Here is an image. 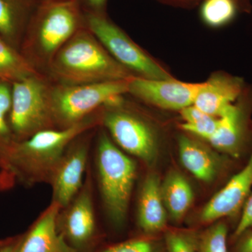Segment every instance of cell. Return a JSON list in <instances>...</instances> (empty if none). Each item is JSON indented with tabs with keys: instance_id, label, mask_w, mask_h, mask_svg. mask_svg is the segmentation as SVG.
Masks as SVG:
<instances>
[{
	"instance_id": "9",
	"label": "cell",
	"mask_w": 252,
	"mask_h": 252,
	"mask_svg": "<svg viewBox=\"0 0 252 252\" xmlns=\"http://www.w3.org/2000/svg\"><path fill=\"white\" fill-rule=\"evenodd\" d=\"M252 109V86H246L239 98L218 118L217 130L207 142L220 152L238 158L249 137Z\"/></svg>"
},
{
	"instance_id": "5",
	"label": "cell",
	"mask_w": 252,
	"mask_h": 252,
	"mask_svg": "<svg viewBox=\"0 0 252 252\" xmlns=\"http://www.w3.org/2000/svg\"><path fill=\"white\" fill-rule=\"evenodd\" d=\"M97 166L104 207L115 224L125 220L135 183V162L123 153L104 131L97 141Z\"/></svg>"
},
{
	"instance_id": "10",
	"label": "cell",
	"mask_w": 252,
	"mask_h": 252,
	"mask_svg": "<svg viewBox=\"0 0 252 252\" xmlns=\"http://www.w3.org/2000/svg\"><path fill=\"white\" fill-rule=\"evenodd\" d=\"M201 84L183 82L173 78L149 79L132 77L129 81L127 94L161 109L181 111L193 105Z\"/></svg>"
},
{
	"instance_id": "23",
	"label": "cell",
	"mask_w": 252,
	"mask_h": 252,
	"mask_svg": "<svg viewBox=\"0 0 252 252\" xmlns=\"http://www.w3.org/2000/svg\"><path fill=\"white\" fill-rule=\"evenodd\" d=\"M228 227L224 222L212 225L202 235L198 245V252H228Z\"/></svg>"
},
{
	"instance_id": "12",
	"label": "cell",
	"mask_w": 252,
	"mask_h": 252,
	"mask_svg": "<svg viewBox=\"0 0 252 252\" xmlns=\"http://www.w3.org/2000/svg\"><path fill=\"white\" fill-rule=\"evenodd\" d=\"M252 189V153L243 168L217 192L200 212L203 223L239 215Z\"/></svg>"
},
{
	"instance_id": "15",
	"label": "cell",
	"mask_w": 252,
	"mask_h": 252,
	"mask_svg": "<svg viewBox=\"0 0 252 252\" xmlns=\"http://www.w3.org/2000/svg\"><path fill=\"white\" fill-rule=\"evenodd\" d=\"M62 219V233L75 246H83L94 236L95 229L94 205L89 180L68 205Z\"/></svg>"
},
{
	"instance_id": "2",
	"label": "cell",
	"mask_w": 252,
	"mask_h": 252,
	"mask_svg": "<svg viewBox=\"0 0 252 252\" xmlns=\"http://www.w3.org/2000/svg\"><path fill=\"white\" fill-rule=\"evenodd\" d=\"M84 27V11L79 0L39 1L28 22L22 54L45 74L55 55Z\"/></svg>"
},
{
	"instance_id": "19",
	"label": "cell",
	"mask_w": 252,
	"mask_h": 252,
	"mask_svg": "<svg viewBox=\"0 0 252 252\" xmlns=\"http://www.w3.org/2000/svg\"><path fill=\"white\" fill-rule=\"evenodd\" d=\"M39 72L22 54L0 36V81L12 84Z\"/></svg>"
},
{
	"instance_id": "18",
	"label": "cell",
	"mask_w": 252,
	"mask_h": 252,
	"mask_svg": "<svg viewBox=\"0 0 252 252\" xmlns=\"http://www.w3.org/2000/svg\"><path fill=\"white\" fill-rule=\"evenodd\" d=\"M162 201L171 218L179 221L193 201V192L187 179L179 172L169 173L160 184Z\"/></svg>"
},
{
	"instance_id": "29",
	"label": "cell",
	"mask_w": 252,
	"mask_h": 252,
	"mask_svg": "<svg viewBox=\"0 0 252 252\" xmlns=\"http://www.w3.org/2000/svg\"><path fill=\"white\" fill-rule=\"evenodd\" d=\"M84 11L96 14H105L106 4L107 0H79Z\"/></svg>"
},
{
	"instance_id": "11",
	"label": "cell",
	"mask_w": 252,
	"mask_h": 252,
	"mask_svg": "<svg viewBox=\"0 0 252 252\" xmlns=\"http://www.w3.org/2000/svg\"><path fill=\"white\" fill-rule=\"evenodd\" d=\"M82 135L68 147L49 181L53 189V202L61 208L71 203L82 186L89 154L88 140Z\"/></svg>"
},
{
	"instance_id": "27",
	"label": "cell",
	"mask_w": 252,
	"mask_h": 252,
	"mask_svg": "<svg viewBox=\"0 0 252 252\" xmlns=\"http://www.w3.org/2000/svg\"><path fill=\"white\" fill-rule=\"evenodd\" d=\"M251 228H252V189L242 210L241 216L233 233V239L235 240L238 238L246 230Z\"/></svg>"
},
{
	"instance_id": "31",
	"label": "cell",
	"mask_w": 252,
	"mask_h": 252,
	"mask_svg": "<svg viewBox=\"0 0 252 252\" xmlns=\"http://www.w3.org/2000/svg\"><path fill=\"white\" fill-rule=\"evenodd\" d=\"M239 3H240V6L241 7H243V6H247V0H238Z\"/></svg>"
},
{
	"instance_id": "28",
	"label": "cell",
	"mask_w": 252,
	"mask_h": 252,
	"mask_svg": "<svg viewBox=\"0 0 252 252\" xmlns=\"http://www.w3.org/2000/svg\"><path fill=\"white\" fill-rule=\"evenodd\" d=\"M238 240L233 252H252V228L235 239Z\"/></svg>"
},
{
	"instance_id": "24",
	"label": "cell",
	"mask_w": 252,
	"mask_h": 252,
	"mask_svg": "<svg viewBox=\"0 0 252 252\" xmlns=\"http://www.w3.org/2000/svg\"><path fill=\"white\" fill-rule=\"evenodd\" d=\"M169 252H195L193 240L180 232H169L165 237Z\"/></svg>"
},
{
	"instance_id": "26",
	"label": "cell",
	"mask_w": 252,
	"mask_h": 252,
	"mask_svg": "<svg viewBox=\"0 0 252 252\" xmlns=\"http://www.w3.org/2000/svg\"><path fill=\"white\" fill-rule=\"evenodd\" d=\"M102 252H155L153 245L145 240H133L113 246Z\"/></svg>"
},
{
	"instance_id": "4",
	"label": "cell",
	"mask_w": 252,
	"mask_h": 252,
	"mask_svg": "<svg viewBox=\"0 0 252 252\" xmlns=\"http://www.w3.org/2000/svg\"><path fill=\"white\" fill-rule=\"evenodd\" d=\"M130 79L74 85L52 81L51 108L56 127L75 125L102 107L117 103L128 93Z\"/></svg>"
},
{
	"instance_id": "25",
	"label": "cell",
	"mask_w": 252,
	"mask_h": 252,
	"mask_svg": "<svg viewBox=\"0 0 252 252\" xmlns=\"http://www.w3.org/2000/svg\"><path fill=\"white\" fill-rule=\"evenodd\" d=\"M218 125V118L212 117L208 120L195 124H188L184 123L181 125L183 130L189 133L198 136L205 140H208L215 133Z\"/></svg>"
},
{
	"instance_id": "7",
	"label": "cell",
	"mask_w": 252,
	"mask_h": 252,
	"mask_svg": "<svg viewBox=\"0 0 252 252\" xmlns=\"http://www.w3.org/2000/svg\"><path fill=\"white\" fill-rule=\"evenodd\" d=\"M85 26L118 63L134 77L167 79L172 76L105 14L84 11Z\"/></svg>"
},
{
	"instance_id": "6",
	"label": "cell",
	"mask_w": 252,
	"mask_h": 252,
	"mask_svg": "<svg viewBox=\"0 0 252 252\" xmlns=\"http://www.w3.org/2000/svg\"><path fill=\"white\" fill-rule=\"evenodd\" d=\"M51 85L52 81L41 72L11 84L9 124L15 141L57 128L51 108Z\"/></svg>"
},
{
	"instance_id": "1",
	"label": "cell",
	"mask_w": 252,
	"mask_h": 252,
	"mask_svg": "<svg viewBox=\"0 0 252 252\" xmlns=\"http://www.w3.org/2000/svg\"><path fill=\"white\" fill-rule=\"evenodd\" d=\"M100 123L95 113L75 125L46 129L26 140L15 141L0 157V182L4 185L18 182L33 185L51 180L71 143Z\"/></svg>"
},
{
	"instance_id": "8",
	"label": "cell",
	"mask_w": 252,
	"mask_h": 252,
	"mask_svg": "<svg viewBox=\"0 0 252 252\" xmlns=\"http://www.w3.org/2000/svg\"><path fill=\"white\" fill-rule=\"evenodd\" d=\"M100 123L124 151L146 162L157 154V140L150 126L142 118L126 108L123 98L119 103L100 109Z\"/></svg>"
},
{
	"instance_id": "3",
	"label": "cell",
	"mask_w": 252,
	"mask_h": 252,
	"mask_svg": "<svg viewBox=\"0 0 252 252\" xmlns=\"http://www.w3.org/2000/svg\"><path fill=\"white\" fill-rule=\"evenodd\" d=\"M45 74L53 82L70 85L124 80L134 77L113 59L86 26L55 55Z\"/></svg>"
},
{
	"instance_id": "16",
	"label": "cell",
	"mask_w": 252,
	"mask_h": 252,
	"mask_svg": "<svg viewBox=\"0 0 252 252\" xmlns=\"http://www.w3.org/2000/svg\"><path fill=\"white\" fill-rule=\"evenodd\" d=\"M166 209L162 201L160 182L155 174L147 176L139 200L138 223L145 233L161 230L166 225Z\"/></svg>"
},
{
	"instance_id": "22",
	"label": "cell",
	"mask_w": 252,
	"mask_h": 252,
	"mask_svg": "<svg viewBox=\"0 0 252 252\" xmlns=\"http://www.w3.org/2000/svg\"><path fill=\"white\" fill-rule=\"evenodd\" d=\"M11 84L0 81V157L15 142L9 124Z\"/></svg>"
},
{
	"instance_id": "20",
	"label": "cell",
	"mask_w": 252,
	"mask_h": 252,
	"mask_svg": "<svg viewBox=\"0 0 252 252\" xmlns=\"http://www.w3.org/2000/svg\"><path fill=\"white\" fill-rule=\"evenodd\" d=\"M25 8L19 0H0V36L14 47L19 40Z\"/></svg>"
},
{
	"instance_id": "32",
	"label": "cell",
	"mask_w": 252,
	"mask_h": 252,
	"mask_svg": "<svg viewBox=\"0 0 252 252\" xmlns=\"http://www.w3.org/2000/svg\"><path fill=\"white\" fill-rule=\"evenodd\" d=\"M47 1V0H39V1Z\"/></svg>"
},
{
	"instance_id": "13",
	"label": "cell",
	"mask_w": 252,
	"mask_h": 252,
	"mask_svg": "<svg viewBox=\"0 0 252 252\" xmlns=\"http://www.w3.org/2000/svg\"><path fill=\"white\" fill-rule=\"evenodd\" d=\"M61 209L59 204L52 202L21 241L15 245L13 252H78L59 231Z\"/></svg>"
},
{
	"instance_id": "14",
	"label": "cell",
	"mask_w": 252,
	"mask_h": 252,
	"mask_svg": "<svg viewBox=\"0 0 252 252\" xmlns=\"http://www.w3.org/2000/svg\"><path fill=\"white\" fill-rule=\"evenodd\" d=\"M246 86L243 78L215 73L202 83L193 105L211 117L219 118L239 98Z\"/></svg>"
},
{
	"instance_id": "21",
	"label": "cell",
	"mask_w": 252,
	"mask_h": 252,
	"mask_svg": "<svg viewBox=\"0 0 252 252\" xmlns=\"http://www.w3.org/2000/svg\"><path fill=\"white\" fill-rule=\"evenodd\" d=\"M240 6L238 0H205L200 16L210 27H223L235 19Z\"/></svg>"
},
{
	"instance_id": "17",
	"label": "cell",
	"mask_w": 252,
	"mask_h": 252,
	"mask_svg": "<svg viewBox=\"0 0 252 252\" xmlns=\"http://www.w3.org/2000/svg\"><path fill=\"white\" fill-rule=\"evenodd\" d=\"M181 161L187 170L199 180L210 182L219 171L218 160L205 146L187 136L179 138Z\"/></svg>"
},
{
	"instance_id": "30",
	"label": "cell",
	"mask_w": 252,
	"mask_h": 252,
	"mask_svg": "<svg viewBox=\"0 0 252 252\" xmlns=\"http://www.w3.org/2000/svg\"><path fill=\"white\" fill-rule=\"evenodd\" d=\"M15 245H9V246L4 247L0 250V252H14Z\"/></svg>"
}]
</instances>
